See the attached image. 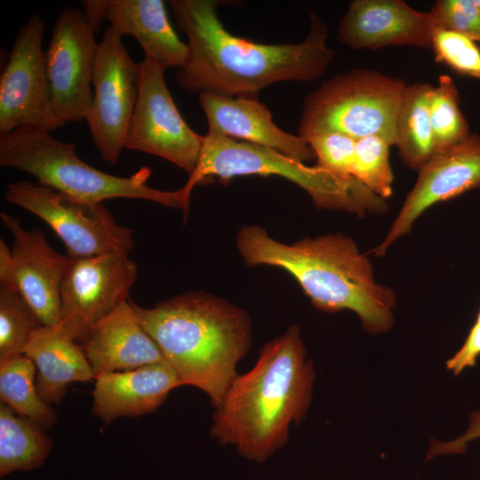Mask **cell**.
Here are the masks:
<instances>
[{"mask_svg":"<svg viewBox=\"0 0 480 480\" xmlns=\"http://www.w3.org/2000/svg\"><path fill=\"white\" fill-rule=\"evenodd\" d=\"M220 1L170 0L178 28L188 39V57L176 68L179 85L188 92L254 96L279 82L318 79L333 61L327 25L314 12L309 30L299 44H269L236 36L218 16Z\"/></svg>","mask_w":480,"mask_h":480,"instance_id":"cell-1","label":"cell"},{"mask_svg":"<svg viewBox=\"0 0 480 480\" xmlns=\"http://www.w3.org/2000/svg\"><path fill=\"white\" fill-rule=\"evenodd\" d=\"M315 377L300 331L291 325L230 383L212 414L211 436L245 460L267 461L287 444L291 427L305 419Z\"/></svg>","mask_w":480,"mask_h":480,"instance_id":"cell-2","label":"cell"},{"mask_svg":"<svg viewBox=\"0 0 480 480\" xmlns=\"http://www.w3.org/2000/svg\"><path fill=\"white\" fill-rule=\"evenodd\" d=\"M236 244L248 266L268 265L288 272L319 310H350L371 334L385 333L393 326L396 293L376 281L370 259L349 236L330 233L288 244L252 225L240 228Z\"/></svg>","mask_w":480,"mask_h":480,"instance_id":"cell-3","label":"cell"},{"mask_svg":"<svg viewBox=\"0 0 480 480\" xmlns=\"http://www.w3.org/2000/svg\"><path fill=\"white\" fill-rule=\"evenodd\" d=\"M131 303L183 385L197 388L218 407L252 343L247 312L201 291L172 297L153 308Z\"/></svg>","mask_w":480,"mask_h":480,"instance_id":"cell-4","label":"cell"},{"mask_svg":"<svg viewBox=\"0 0 480 480\" xmlns=\"http://www.w3.org/2000/svg\"><path fill=\"white\" fill-rule=\"evenodd\" d=\"M278 176L305 190L317 208L358 216L381 213L387 200L356 178H343L316 165L308 166L269 148L207 132L198 162L180 188L189 209L193 188L211 178L227 182L237 176Z\"/></svg>","mask_w":480,"mask_h":480,"instance_id":"cell-5","label":"cell"},{"mask_svg":"<svg viewBox=\"0 0 480 480\" xmlns=\"http://www.w3.org/2000/svg\"><path fill=\"white\" fill-rule=\"evenodd\" d=\"M0 165L34 176L38 183L91 204L110 198L142 199L187 210L180 189L165 191L147 184L151 171L142 167L127 177L101 172L80 159L76 145L38 127L0 134Z\"/></svg>","mask_w":480,"mask_h":480,"instance_id":"cell-6","label":"cell"},{"mask_svg":"<svg viewBox=\"0 0 480 480\" xmlns=\"http://www.w3.org/2000/svg\"><path fill=\"white\" fill-rule=\"evenodd\" d=\"M406 83L372 68H354L323 82L303 101L299 135L340 132L355 140L377 135L396 144Z\"/></svg>","mask_w":480,"mask_h":480,"instance_id":"cell-7","label":"cell"},{"mask_svg":"<svg viewBox=\"0 0 480 480\" xmlns=\"http://www.w3.org/2000/svg\"><path fill=\"white\" fill-rule=\"evenodd\" d=\"M5 199L47 223L64 243L71 259L133 250V231L122 226L102 204L79 201L27 180L7 185Z\"/></svg>","mask_w":480,"mask_h":480,"instance_id":"cell-8","label":"cell"},{"mask_svg":"<svg viewBox=\"0 0 480 480\" xmlns=\"http://www.w3.org/2000/svg\"><path fill=\"white\" fill-rule=\"evenodd\" d=\"M140 79V62L108 26L98 43L92 84L93 100L87 111L92 140L102 159L116 164L125 148Z\"/></svg>","mask_w":480,"mask_h":480,"instance_id":"cell-9","label":"cell"},{"mask_svg":"<svg viewBox=\"0 0 480 480\" xmlns=\"http://www.w3.org/2000/svg\"><path fill=\"white\" fill-rule=\"evenodd\" d=\"M138 276L127 252L71 259L60 287L55 326L81 344L106 316L128 300Z\"/></svg>","mask_w":480,"mask_h":480,"instance_id":"cell-10","label":"cell"},{"mask_svg":"<svg viewBox=\"0 0 480 480\" xmlns=\"http://www.w3.org/2000/svg\"><path fill=\"white\" fill-rule=\"evenodd\" d=\"M165 70L152 59L144 57L140 61L139 92L125 148L162 157L190 175L204 136L180 115L166 86Z\"/></svg>","mask_w":480,"mask_h":480,"instance_id":"cell-11","label":"cell"},{"mask_svg":"<svg viewBox=\"0 0 480 480\" xmlns=\"http://www.w3.org/2000/svg\"><path fill=\"white\" fill-rule=\"evenodd\" d=\"M44 23L35 13L19 31L0 78V134L65 124L52 108L43 50Z\"/></svg>","mask_w":480,"mask_h":480,"instance_id":"cell-12","label":"cell"},{"mask_svg":"<svg viewBox=\"0 0 480 480\" xmlns=\"http://www.w3.org/2000/svg\"><path fill=\"white\" fill-rule=\"evenodd\" d=\"M95 28L78 8L57 17L44 52L51 101L63 123L85 120L93 100L92 77L98 47Z\"/></svg>","mask_w":480,"mask_h":480,"instance_id":"cell-13","label":"cell"},{"mask_svg":"<svg viewBox=\"0 0 480 480\" xmlns=\"http://www.w3.org/2000/svg\"><path fill=\"white\" fill-rule=\"evenodd\" d=\"M480 188V135L436 151L418 171L417 180L382 241L372 250L382 257L407 235L429 207Z\"/></svg>","mask_w":480,"mask_h":480,"instance_id":"cell-14","label":"cell"},{"mask_svg":"<svg viewBox=\"0 0 480 480\" xmlns=\"http://www.w3.org/2000/svg\"><path fill=\"white\" fill-rule=\"evenodd\" d=\"M13 236L12 271L7 286L18 292L45 326L60 319V287L71 258L57 252L39 228L25 229L18 217L0 213Z\"/></svg>","mask_w":480,"mask_h":480,"instance_id":"cell-15","label":"cell"},{"mask_svg":"<svg viewBox=\"0 0 480 480\" xmlns=\"http://www.w3.org/2000/svg\"><path fill=\"white\" fill-rule=\"evenodd\" d=\"M436 28L430 11H418L404 1L354 0L339 20L338 41L353 50L431 49Z\"/></svg>","mask_w":480,"mask_h":480,"instance_id":"cell-16","label":"cell"},{"mask_svg":"<svg viewBox=\"0 0 480 480\" xmlns=\"http://www.w3.org/2000/svg\"><path fill=\"white\" fill-rule=\"evenodd\" d=\"M208 132L276 150L306 164L316 158L307 140L281 130L268 107L254 96L199 93Z\"/></svg>","mask_w":480,"mask_h":480,"instance_id":"cell-17","label":"cell"},{"mask_svg":"<svg viewBox=\"0 0 480 480\" xmlns=\"http://www.w3.org/2000/svg\"><path fill=\"white\" fill-rule=\"evenodd\" d=\"M180 386L179 375L165 362L104 373L95 379L92 413L109 424L119 417L154 412Z\"/></svg>","mask_w":480,"mask_h":480,"instance_id":"cell-18","label":"cell"},{"mask_svg":"<svg viewBox=\"0 0 480 480\" xmlns=\"http://www.w3.org/2000/svg\"><path fill=\"white\" fill-rule=\"evenodd\" d=\"M80 345L95 379L108 372L165 362L130 300L100 322Z\"/></svg>","mask_w":480,"mask_h":480,"instance_id":"cell-19","label":"cell"},{"mask_svg":"<svg viewBox=\"0 0 480 480\" xmlns=\"http://www.w3.org/2000/svg\"><path fill=\"white\" fill-rule=\"evenodd\" d=\"M103 20L121 37L133 36L145 57L164 68H178L188 57V45L173 29L163 0H102Z\"/></svg>","mask_w":480,"mask_h":480,"instance_id":"cell-20","label":"cell"},{"mask_svg":"<svg viewBox=\"0 0 480 480\" xmlns=\"http://www.w3.org/2000/svg\"><path fill=\"white\" fill-rule=\"evenodd\" d=\"M24 354L36 366V386L40 396L52 405L60 404L69 384L95 380L81 345L55 326L38 328Z\"/></svg>","mask_w":480,"mask_h":480,"instance_id":"cell-21","label":"cell"},{"mask_svg":"<svg viewBox=\"0 0 480 480\" xmlns=\"http://www.w3.org/2000/svg\"><path fill=\"white\" fill-rule=\"evenodd\" d=\"M434 85L417 82L407 85L396 125V144L403 163L419 171L436 152L429 118V99Z\"/></svg>","mask_w":480,"mask_h":480,"instance_id":"cell-22","label":"cell"},{"mask_svg":"<svg viewBox=\"0 0 480 480\" xmlns=\"http://www.w3.org/2000/svg\"><path fill=\"white\" fill-rule=\"evenodd\" d=\"M52 448V438L30 420L0 404V476L40 468Z\"/></svg>","mask_w":480,"mask_h":480,"instance_id":"cell-23","label":"cell"},{"mask_svg":"<svg viewBox=\"0 0 480 480\" xmlns=\"http://www.w3.org/2000/svg\"><path fill=\"white\" fill-rule=\"evenodd\" d=\"M36 373L34 363L25 354L0 361V400L45 430L54 426L58 415L52 405L40 396Z\"/></svg>","mask_w":480,"mask_h":480,"instance_id":"cell-24","label":"cell"},{"mask_svg":"<svg viewBox=\"0 0 480 480\" xmlns=\"http://www.w3.org/2000/svg\"><path fill=\"white\" fill-rule=\"evenodd\" d=\"M459 103V92L452 78L447 75L439 76L429 99L436 151L459 143L471 134Z\"/></svg>","mask_w":480,"mask_h":480,"instance_id":"cell-25","label":"cell"},{"mask_svg":"<svg viewBox=\"0 0 480 480\" xmlns=\"http://www.w3.org/2000/svg\"><path fill=\"white\" fill-rule=\"evenodd\" d=\"M43 325L18 292L0 287V361L24 354L31 336Z\"/></svg>","mask_w":480,"mask_h":480,"instance_id":"cell-26","label":"cell"},{"mask_svg":"<svg viewBox=\"0 0 480 480\" xmlns=\"http://www.w3.org/2000/svg\"><path fill=\"white\" fill-rule=\"evenodd\" d=\"M391 147L388 140L377 135L361 138L356 143L354 176L385 200L393 195Z\"/></svg>","mask_w":480,"mask_h":480,"instance_id":"cell-27","label":"cell"},{"mask_svg":"<svg viewBox=\"0 0 480 480\" xmlns=\"http://www.w3.org/2000/svg\"><path fill=\"white\" fill-rule=\"evenodd\" d=\"M431 50L436 62L461 76L480 79V48L471 38L452 30L436 28Z\"/></svg>","mask_w":480,"mask_h":480,"instance_id":"cell-28","label":"cell"},{"mask_svg":"<svg viewBox=\"0 0 480 480\" xmlns=\"http://www.w3.org/2000/svg\"><path fill=\"white\" fill-rule=\"evenodd\" d=\"M316 165L343 178L354 176L356 140L340 132H322L308 137Z\"/></svg>","mask_w":480,"mask_h":480,"instance_id":"cell-29","label":"cell"},{"mask_svg":"<svg viewBox=\"0 0 480 480\" xmlns=\"http://www.w3.org/2000/svg\"><path fill=\"white\" fill-rule=\"evenodd\" d=\"M429 11L438 28L452 30L480 42V12L473 0H438Z\"/></svg>","mask_w":480,"mask_h":480,"instance_id":"cell-30","label":"cell"},{"mask_svg":"<svg viewBox=\"0 0 480 480\" xmlns=\"http://www.w3.org/2000/svg\"><path fill=\"white\" fill-rule=\"evenodd\" d=\"M480 438V411H475L469 415V423L462 435L453 440H431L427 460L445 454H460L467 450L468 443Z\"/></svg>","mask_w":480,"mask_h":480,"instance_id":"cell-31","label":"cell"},{"mask_svg":"<svg viewBox=\"0 0 480 480\" xmlns=\"http://www.w3.org/2000/svg\"><path fill=\"white\" fill-rule=\"evenodd\" d=\"M480 356V309L460 348L446 362V369L457 376L473 367Z\"/></svg>","mask_w":480,"mask_h":480,"instance_id":"cell-32","label":"cell"},{"mask_svg":"<svg viewBox=\"0 0 480 480\" xmlns=\"http://www.w3.org/2000/svg\"><path fill=\"white\" fill-rule=\"evenodd\" d=\"M12 271V250L6 243L0 240V287H7L11 282Z\"/></svg>","mask_w":480,"mask_h":480,"instance_id":"cell-33","label":"cell"},{"mask_svg":"<svg viewBox=\"0 0 480 480\" xmlns=\"http://www.w3.org/2000/svg\"><path fill=\"white\" fill-rule=\"evenodd\" d=\"M473 3L477 9V11L480 12V0H473Z\"/></svg>","mask_w":480,"mask_h":480,"instance_id":"cell-34","label":"cell"}]
</instances>
